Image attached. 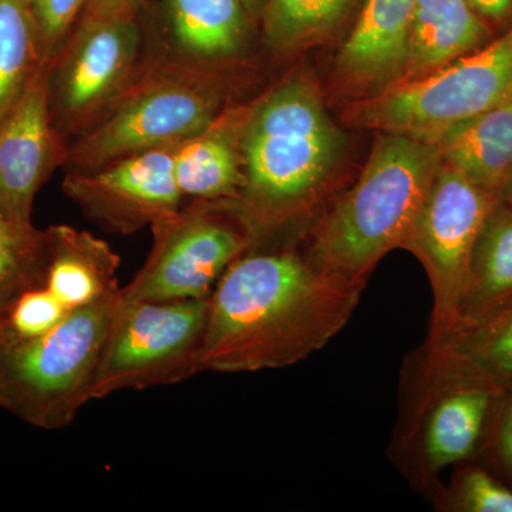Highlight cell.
I'll list each match as a JSON object with an SVG mask.
<instances>
[{"label":"cell","instance_id":"cell-1","mask_svg":"<svg viewBox=\"0 0 512 512\" xmlns=\"http://www.w3.org/2000/svg\"><path fill=\"white\" fill-rule=\"evenodd\" d=\"M293 249L248 251L210 295L201 373L282 369L345 328L365 291Z\"/></svg>","mask_w":512,"mask_h":512},{"label":"cell","instance_id":"cell-2","mask_svg":"<svg viewBox=\"0 0 512 512\" xmlns=\"http://www.w3.org/2000/svg\"><path fill=\"white\" fill-rule=\"evenodd\" d=\"M345 147L315 84L293 77L249 109L241 140L244 187L234 200L256 238L308 210Z\"/></svg>","mask_w":512,"mask_h":512},{"label":"cell","instance_id":"cell-3","mask_svg":"<svg viewBox=\"0 0 512 512\" xmlns=\"http://www.w3.org/2000/svg\"><path fill=\"white\" fill-rule=\"evenodd\" d=\"M441 164L433 144L383 131L356 184L313 228L309 258L367 282L387 252L403 248Z\"/></svg>","mask_w":512,"mask_h":512},{"label":"cell","instance_id":"cell-4","mask_svg":"<svg viewBox=\"0 0 512 512\" xmlns=\"http://www.w3.org/2000/svg\"><path fill=\"white\" fill-rule=\"evenodd\" d=\"M208 64L190 59L134 74L123 93L67 147V171H89L131 154L171 146L197 134L222 111Z\"/></svg>","mask_w":512,"mask_h":512},{"label":"cell","instance_id":"cell-5","mask_svg":"<svg viewBox=\"0 0 512 512\" xmlns=\"http://www.w3.org/2000/svg\"><path fill=\"white\" fill-rule=\"evenodd\" d=\"M119 293L72 313L39 338L0 340V407L36 429L69 427L93 400Z\"/></svg>","mask_w":512,"mask_h":512},{"label":"cell","instance_id":"cell-6","mask_svg":"<svg viewBox=\"0 0 512 512\" xmlns=\"http://www.w3.org/2000/svg\"><path fill=\"white\" fill-rule=\"evenodd\" d=\"M150 228V254L120 289L128 301L208 298L229 266L258 239L232 200H192Z\"/></svg>","mask_w":512,"mask_h":512},{"label":"cell","instance_id":"cell-7","mask_svg":"<svg viewBox=\"0 0 512 512\" xmlns=\"http://www.w3.org/2000/svg\"><path fill=\"white\" fill-rule=\"evenodd\" d=\"M210 296L180 301L117 299L101 350L93 400L121 390L183 383L201 373Z\"/></svg>","mask_w":512,"mask_h":512},{"label":"cell","instance_id":"cell-8","mask_svg":"<svg viewBox=\"0 0 512 512\" xmlns=\"http://www.w3.org/2000/svg\"><path fill=\"white\" fill-rule=\"evenodd\" d=\"M512 99V23L487 45L436 72L400 82L369 101L362 119L426 140Z\"/></svg>","mask_w":512,"mask_h":512},{"label":"cell","instance_id":"cell-9","mask_svg":"<svg viewBox=\"0 0 512 512\" xmlns=\"http://www.w3.org/2000/svg\"><path fill=\"white\" fill-rule=\"evenodd\" d=\"M136 15L80 20L53 62L50 113L63 138L92 127L133 79L141 42Z\"/></svg>","mask_w":512,"mask_h":512},{"label":"cell","instance_id":"cell-10","mask_svg":"<svg viewBox=\"0 0 512 512\" xmlns=\"http://www.w3.org/2000/svg\"><path fill=\"white\" fill-rule=\"evenodd\" d=\"M498 198L441 164L403 245L429 276L433 313L427 340L450 328L474 245Z\"/></svg>","mask_w":512,"mask_h":512},{"label":"cell","instance_id":"cell-11","mask_svg":"<svg viewBox=\"0 0 512 512\" xmlns=\"http://www.w3.org/2000/svg\"><path fill=\"white\" fill-rule=\"evenodd\" d=\"M177 144L131 154L94 170L67 171L64 194L104 231L136 234L181 207L184 197L174 175Z\"/></svg>","mask_w":512,"mask_h":512},{"label":"cell","instance_id":"cell-12","mask_svg":"<svg viewBox=\"0 0 512 512\" xmlns=\"http://www.w3.org/2000/svg\"><path fill=\"white\" fill-rule=\"evenodd\" d=\"M50 70L39 64L0 119V212L22 220H32L37 192L67 156L50 113Z\"/></svg>","mask_w":512,"mask_h":512},{"label":"cell","instance_id":"cell-13","mask_svg":"<svg viewBox=\"0 0 512 512\" xmlns=\"http://www.w3.org/2000/svg\"><path fill=\"white\" fill-rule=\"evenodd\" d=\"M512 386V306L493 318L426 340L417 357V404L448 387Z\"/></svg>","mask_w":512,"mask_h":512},{"label":"cell","instance_id":"cell-14","mask_svg":"<svg viewBox=\"0 0 512 512\" xmlns=\"http://www.w3.org/2000/svg\"><path fill=\"white\" fill-rule=\"evenodd\" d=\"M46 231L45 271L30 292L57 315L66 319L120 292V256L104 239L70 225H52Z\"/></svg>","mask_w":512,"mask_h":512},{"label":"cell","instance_id":"cell-15","mask_svg":"<svg viewBox=\"0 0 512 512\" xmlns=\"http://www.w3.org/2000/svg\"><path fill=\"white\" fill-rule=\"evenodd\" d=\"M504 390L448 387L416 404L420 457L429 476L483 456Z\"/></svg>","mask_w":512,"mask_h":512},{"label":"cell","instance_id":"cell-16","mask_svg":"<svg viewBox=\"0 0 512 512\" xmlns=\"http://www.w3.org/2000/svg\"><path fill=\"white\" fill-rule=\"evenodd\" d=\"M417 0H365L338 59L343 77L360 87L402 80Z\"/></svg>","mask_w":512,"mask_h":512},{"label":"cell","instance_id":"cell-17","mask_svg":"<svg viewBox=\"0 0 512 512\" xmlns=\"http://www.w3.org/2000/svg\"><path fill=\"white\" fill-rule=\"evenodd\" d=\"M248 110H222L207 127L175 146L174 175L183 197L237 200L244 187L241 140Z\"/></svg>","mask_w":512,"mask_h":512},{"label":"cell","instance_id":"cell-18","mask_svg":"<svg viewBox=\"0 0 512 512\" xmlns=\"http://www.w3.org/2000/svg\"><path fill=\"white\" fill-rule=\"evenodd\" d=\"M511 306L512 207L498 198L478 235L453 322L443 335L478 325Z\"/></svg>","mask_w":512,"mask_h":512},{"label":"cell","instance_id":"cell-19","mask_svg":"<svg viewBox=\"0 0 512 512\" xmlns=\"http://www.w3.org/2000/svg\"><path fill=\"white\" fill-rule=\"evenodd\" d=\"M493 37V29L466 0H417L400 82L436 72Z\"/></svg>","mask_w":512,"mask_h":512},{"label":"cell","instance_id":"cell-20","mask_svg":"<svg viewBox=\"0 0 512 512\" xmlns=\"http://www.w3.org/2000/svg\"><path fill=\"white\" fill-rule=\"evenodd\" d=\"M444 164L500 197L512 173V99L429 138Z\"/></svg>","mask_w":512,"mask_h":512},{"label":"cell","instance_id":"cell-21","mask_svg":"<svg viewBox=\"0 0 512 512\" xmlns=\"http://www.w3.org/2000/svg\"><path fill=\"white\" fill-rule=\"evenodd\" d=\"M165 12L178 52L202 63L237 55L252 22L242 0H165Z\"/></svg>","mask_w":512,"mask_h":512},{"label":"cell","instance_id":"cell-22","mask_svg":"<svg viewBox=\"0 0 512 512\" xmlns=\"http://www.w3.org/2000/svg\"><path fill=\"white\" fill-rule=\"evenodd\" d=\"M363 0H265L261 22L266 45L279 53L316 42L338 28Z\"/></svg>","mask_w":512,"mask_h":512},{"label":"cell","instance_id":"cell-23","mask_svg":"<svg viewBox=\"0 0 512 512\" xmlns=\"http://www.w3.org/2000/svg\"><path fill=\"white\" fill-rule=\"evenodd\" d=\"M39 64L30 0H0V119L23 92Z\"/></svg>","mask_w":512,"mask_h":512},{"label":"cell","instance_id":"cell-24","mask_svg":"<svg viewBox=\"0 0 512 512\" xmlns=\"http://www.w3.org/2000/svg\"><path fill=\"white\" fill-rule=\"evenodd\" d=\"M46 254V229L0 212V311L39 284Z\"/></svg>","mask_w":512,"mask_h":512},{"label":"cell","instance_id":"cell-25","mask_svg":"<svg viewBox=\"0 0 512 512\" xmlns=\"http://www.w3.org/2000/svg\"><path fill=\"white\" fill-rule=\"evenodd\" d=\"M441 498L446 510L512 512V488L480 464L464 463Z\"/></svg>","mask_w":512,"mask_h":512},{"label":"cell","instance_id":"cell-26","mask_svg":"<svg viewBox=\"0 0 512 512\" xmlns=\"http://www.w3.org/2000/svg\"><path fill=\"white\" fill-rule=\"evenodd\" d=\"M89 0H30L40 63L55 62L79 25Z\"/></svg>","mask_w":512,"mask_h":512},{"label":"cell","instance_id":"cell-27","mask_svg":"<svg viewBox=\"0 0 512 512\" xmlns=\"http://www.w3.org/2000/svg\"><path fill=\"white\" fill-rule=\"evenodd\" d=\"M481 457L490 460L497 471L495 476L512 488V386L501 394L490 439Z\"/></svg>","mask_w":512,"mask_h":512},{"label":"cell","instance_id":"cell-28","mask_svg":"<svg viewBox=\"0 0 512 512\" xmlns=\"http://www.w3.org/2000/svg\"><path fill=\"white\" fill-rule=\"evenodd\" d=\"M491 29H505L512 23V0H466Z\"/></svg>","mask_w":512,"mask_h":512},{"label":"cell","instance_id":"cell-29","mask_svg":"<svg viewBox=\"0 0 512 512\" xmlns=\"http://www.w3.org/2000/svg\"><path fill=\"white\" fill-rule=\"evenodd\" d=\"M143 0H89L82 19L106 18L117 13L137 12Z\"/></svg>","mask_w":512,"mask_h":512},{"label":"cell","instance_id":"cell-30","mask_svg":"<svg viewBox=\"0 0 512 512\" xmlns=\"http://www.w3.org/2000/svg\"><path fill=\"white\" fill-rule=\"evenodd\" d=\"M245 9H247L249 18L252 22L261 19L262 8H264L265 0H242Z\"/></svg>","mask_w":512,"mask_h":512},{"label":"cell","instance_id":"cell-31","mask_svg":"<svg viewBox=\"0 0 512 512\" xmlns=\"http://www.w3.org/2000/svg\"><path fill=\"white\" fill-rule=\"evenodd\" d=\"M500 198L512 207V173L507 178V181H505L503 188H501Z\"/></svg>","mask_w":512,"mask_h":512}]
</instances>
